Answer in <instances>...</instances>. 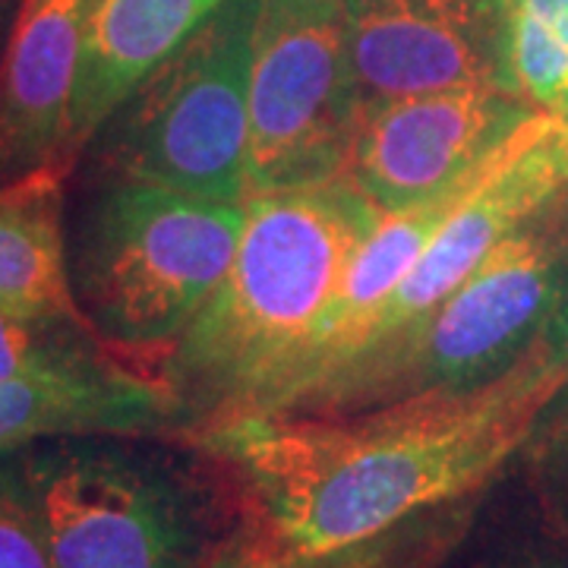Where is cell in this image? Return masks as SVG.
Listing matches in <instances>:
<instances>
[{"label": "cell", "instance_id": "cell-1", "mask_svg": "<svg viewBox=\"0 0 568 568\" xmlns=\"http://www.w3.org/2000/svg\"><path fill=\"white\" fill-rule=\"evenodd\" d=\"M566 386V357L534 342L477 386L351 414H253L183 446L222 470L237 515L328 552L489 493Z\"/></svg>", "mask_w": 568, "mask_h": 568}, {"label": "cell", "instance_id": "cell-2", "mask_svg": "<svg viewBox=\"0 0 568 568\" xmlns=\"http://www.w3.org/2000/svg\"><path fill=\"white\" fill-rule=\"evenodd\" d=\"M379 219L383 209L347 178L246 200L234 263L159 366L190 417L183 443L250 417L272 398Z\"/></svg>", "mask_w": 568, "mask_h": 568}, {"label": "cell", "instance_id": "cell-3", "mask_svg": "<svg viewBox=\"0 0 568 568\" xmlns=\"http://www.w3.org/2000/svg\"><path fill=\"white\" fill-rule=\"evenodd\" d=\"M85 183L80 215L67 222L73 301L114 357L159 376L234 263L246 203L133 178Z\"/></svg>", "mask_w": 568, "mask_h": 568}, {"label": "cell", "instance_id": "cell-4", "mask_svg": "<svg viewBox=\"0 0 568 568\" xmlns=\"http://www.w3.org/2000/svg\"><path fill=\"white\" fill-rule=\"evenodd\" d=\"M568 297V186L424 320L332 369L287 414H351L506 373Z\"/></svg>", "mask_w": 568, "mask_h": 568}, {"label": "cell", "instance_id": "cell-5", "mask_svg": "<svg viewBox=\"0 0 568 568\" xmlns=\"http://www.w3.org/2000/svg\"><path fill=\"white\" fill-rule=\"evenodd\" d=\"M260 0H224L123 99L77 171L250 200V54Z\"/></svg>", "mask_w": 568, "mask_h": 568}, {"label": "cell", "instance_id": "cell-6", "mask_svg": "<svg viewBox=\"0 0 568 568\" xmlns=\"http://www.w3.org/2000/svg\"><path fill=\"white\" fill-rule=\"evenodd\" d=\"M142 436H61L17 452L54 568H196L203 493Z\"/></svg>", "mask_w": 568, "mask_h": 568}, {"label": "cell", "instance_id": "cell-7", "mask_svg": "<svg viewBox=\"0 0 568 568\" xmlns=\"http://www.w3.org/2000/svg\"><path fill=\"white\" fill-rule=\"evenodd\" d=\"M361 121L345 0H260L250 54V196L342 178Z\"/></svg>", "mask_w": 568, "mask_h": 568}, {"label": "cell", "instance_id": "cell-8", "mask_svg": "<svg viewBox=\"0 0 568 568\" xmlns=\"http://www.w3.org/2000/svg\"><path fill=\"white\" fill-rule=\"evenodd\" d=\"M364 114L383 104L506 85V0H345Z\"/></svg>", "mask_w": 568, "mask_h": 568}, {"label": "cell", "instance_id": "cell-9", "mask_svg": "<svg viewBox=\"0 0 568 568\" xmlns=\"http://www.w3.org/2000/svg\"><path fill=\"white\" fill-rule=\"evenodd\" d=\"M534 114L506 85L414 95L364 114L342 178L383 212H398L474 174Z\"/></svg>", "mask_w": 568, "mask_h": 568}, {"label": "cell", "instance_id": "cell-10", "mask_svg": "<svg viewBox=\"0 0 568 568\" xmlns=\"http://www.w3.org/2000/svg\"><path fill=\"white\" fill-rule=\"evenodd\" d=\"M92 0H20L0 51V183L63 171Z\"/></svg>", "mask_w": 568, "mask_h": 568}, {"label": "cell", "instance_id": "cell-11", "mask_svg": "<svg viewBox=\"0 0 568 568\" xmlns=\"http://www.w3.org/2000/svg\"><path fill=\"white\" fill-rule=\"evenodd\" d=\"M183 402L123 361L0 379V455L61 436H142L183 443Z\"/></svg>", "mask_w": 568, "mask_h": 568}, {"label": "cell", "instance_id": "cell-12", "mask_svg": "<svg viewBox=\"0 0 568 568\" xmlns=\"http://www.w3.org/2000/svg\"><path fill=\"white\" fill-rule=\"evenodd\" d=\"M222 3L224 0H92L67 140V164L73 174L85 145L114 114V108Z\"/></svg>", "mask_w": 568, "mask_h": 568}, {"label": "cell", "instance_id": "cell-13", "mask_svg": "<svg viewBox=\"0 0 568 568\" xmlns=\"http://www.w3.org/2000/svg\"><path fill=\"white\" fill-rule=\"evenodd\" d=\"M484 499L487 493L429 508L386 534L328 552L287 547L253 518L237 515V525L209 547L196 568H446L452 552L474 528Z\"/></svg>", "mask_w": 568, "mask_h": 568}, {"label": "cell", "instance_id": "cell-14", "mask_svg": "<svg viewBox=\"0 0 568 568\" xmlns=\"http://www.w3.org/2000/svg\"><path fill=\"white\" fill-rule=\"evenodd\" d=\"M63 171L0 183V310L26 316L80 320L67 260Z\"/></svg>", "mask_w": 568, "mask_h": 568}, {"label": "cell", "instance_id": "cell-15", "mask_svg": "<svg viewBox=\"0 0 568 568\" xmlns=\"http://www.w3.org/2000/svg\"><path fill=\"white\" fill-rule=\"evenodd\" d=\"M503 80L534 111L568 121V0H506Z\"/></svg>", "mask_w": 568, "mask_h": 568}, {"label": "cell", "instance_id": "cell-16", "mask_svg": "<svg viewBox=\"0 0 568 568\" xmlns=\"http://www.w3.org/2000/svg\"><path fill=\"white\" fill-rule=\"evenodd\" d=\"M121 361L80 320L0 310V379Z\"/></svg>", "mask_w": 568, "mask_h": 568}, {"label": "cell", "instance_id": "cell-17", "mask_svg": "<svg viewBox=\"0 0 568 568\" xmlns=\"http://www.w3.org/2000/svg\"><path fill=\"white\" fill-rule=\"evenodd\" d=\"M537 515L568 547V386L521 452Z\"/></svg>", "mask_w": 568, "mask_h": 568}, {"label": "cell", "instance_id": "cell-18", "mask_svg": "<svg viewBox=\"0 0 568 568\" xmlns=\"http://www.w3.org/2000/svg\"><path fill=\"white\" fill-rule=\"evenodd\" d=\"M0 568H54L17 452L0 455Z\"/></svg>", "mask_w": 568, "mask_h": 568}, {"label": "cell", "instance_id": "cell-19", "mask_svg": "<svg viewBox=\"0 0 568 568\" xmlns=\"http://www.w3.org/2000/svg\"><path fill=\"white\" fill-rule=\"evenodd\" d=\"M446 568H568V547L537 515V525L530 530L496 534L489 544L474 547L467 556L465 547H458V556L452 552Z\"/></svg>", "mask_w": 568, "mask_h": 568}, {"label": "cell", "instance_id": "cell-20", "mask_svg": "<svg viewBox=\"0 0 568 568\" xmlns=\"http://www.w3.org/2000/svg\"><path fill=\"white\" fill-rule=\"evenodd\" d=\"M537 342L547 347V351H552L556 357H566L568 361V297L562 301V306L549 316V323L544 325V332H540Z\"/></svg>", "mask_w": 568, "mask_h": 568}, {"label": "cell", "instance_id": "cell-21", "mask_svg": "<svg viewBox=\"0 0 568 568\" xmlns=\"http://www.w3.org/2000/svg\"><path fill=\"white\" fill-rule=\"evenodd\" d=\"M17 7H20V0H0V51H3V41H7V32H10V22H13Z\"/></svg>", "mask_w": 568, "mask_h": 568}]
</instances>
